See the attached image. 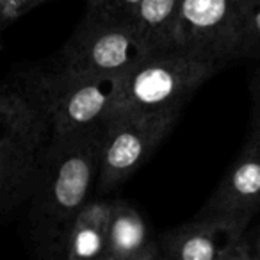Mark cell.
Listing matches in <instances>:
<instances>
[{
  "label": "cell",
  "instance_id": "cell-1",
  "mask_svg": "<svg viewBox=\"0 0 260 260\" xmlns=\"http://www.w3.org/2000/svg\"><path fill=\"white\" fill-rule=\"evenodd\" d=\"M100 130L50 138L41 153L27 198V237L41 258L62 260L70 224L93 196Z\"/></svg>",
  "mask_w": 260,
  "mask_h": 260
},
{
  "label": "cell",
  "instance_id": "cell-8",
  "mask_svg": "<svg viewBox=\"0 0 260 260\" xmlns=\"http://www.w3.org/2000/svg\"><path fill=\"white\" fill-rule=\"evenodd\" d=\"M246 223L200 217L157 237L159 260H253Z\"/></svg>",
  "mask_w": 260,
  "mask_h": 260
},
{
  "label": "cell",
  "instance_id": "cell-9",
  "mask_svg": "<svg viewBox=\"0 0 260 260\" xmlns=\"http://www.w3.org/2000/svg\"><path fill=\"white\" fill-rule=\"evenodd\" d=\"M260 212V139L249 138L216 191L196 216L249 223Z\"/></svg>",
  "mask_w": 260,
  "mask_h": 260
},
{
  "label": "cell",
  "instance_id": "cell-3",
  "mask_svg": "<svg viewBox=\"0 0 260 260\" xmlns=\"http://www.w3.org/2000/svg\"><path fill=\"white\" fill-rule=\"evenodd\" d=\"M48 139L47 116L23 80L0 86V217L27 202Z\"/></svg>",
  "mask_w": 260,
  "mask_h": 260
},
{
  "label": "cell",
  "instance_id": "cell-6",
  "mask_svg": "<svg viewBox=\"0 0 260 260\" xmlns=\"http://www.w3.org/2000/svg\"><path fill=\"white\" fill-rule=\"evenodd\" d=\"M150 52V45L128 20L87 9L72 38L47 66L91 75L126 73Z\"/></svg>",
  "mask_w": 260,
  "mask_h": 260
},
{
  "label": "cell",
  "instance_id": "cell-2",
  "mask_svg": "<svg viewBox=\"0 0 260 260\" xmlns=\"http://www.w3.org/2000/svg\"><path fill=\"white\" fill-rule=\"evenodd\" d=\"M47 116L50 138L62 139L104 126L121 100L125 73H70L38 68L20 75Z\"/></svg>",
  "mask_w": 260,
  "mask_h": 260
},
{
  "label": "cell",
  "instance_id": "cell-4",
  "mask_svg": "<svg viewBox=\"0 0 260 260\" xmlns=\"http://www.w3.org/2000/svg\"><path fill=\"white\" fill-rule=\"evenodd\" d=\"M221 68L217 62L180 48L153 50L125 73L119 104L178 114L192 93Z\"/></svg>",
  "mask_w": 260,
  "mask_h": 260
},
{
  "label": "cell",
  "instance_id": "cell-13",
  "mask_svg": "<svg viewBox=\"0 0 260 260\" xmlns=\"http://www.w3.org/2000/svg\"><path fill=\"white\" fill-rule=\"evenodd\" d=\"M237 59L260 61V0H239Z\"/></svg>",
  "mask_w": 260,
  "mask_h": 260
},
{
  "label": "cell",
  "instance_id": "cell-17",
  "mask_svg": "<svg viewBox=\"0 0 260 260\" xmlns=\"http://www.w3.org/2000/svg\"><path fill=\"white\" fill-rule=\"evenodd\" d=\"M4 29H6V25H4V23H2V20H0V34L4 32Z\"/></svg>",
  "mask_w": 260,
  "mask_h": 260
},
{
  "label": "cell",
  "instance_id": "cell-10",
  "mask_svg": "<svg viewBox=\"0 0 260 260\" xmlns=\"http://www.w3.org/2000/svg\"><path fill=\"white\" fill-rule=\"evenodd\" d=\"M104 260H159L157 237L136 207L114 200Z\"/></svg>",
  "mask_w": 260,
  "mask_h": 260
},
{
  "label": "cell",
  "instance_id": "cell-15",
  "mask_svg": "<svg viewBox=\"0 0 260 260\" xmlns=\"http://www.w3.org/2000/svg\"><path fill=\"white\" fill-rule=\"evenodd\" d=\"M251 256L253 260H260V224H258V230H256L255 239L251 241Z\"/></svg>",
  "mask_w": 260,
  "mask_h": 260
},
{
  "label": "cell",
  "instance_id": "cell-16",
  "mask_svg": "<svg viewBox=\"0 0 260 260\" xmlns=\"http://www.w3.org/2000/svg\"><path fill=\"white\" fill-rule=\"evenodd\" d=\"M32 2V6L36 8V6H40V4H43V2H47V0H30Z\"/></svg>",
  "mask_w": 260,
  "mask_h": 260
},
{
  "label": "cell",
  "instance_id": "cell-11",
  "mask_svg": "<svg viewBox=\"0 0 260 260\" xmlns=\"http://www.w3.org/2000/svg\"><path fill=\"white\" fill-rule=\"evenodd\" d=\"M112 202L91 198L73 217L64 241V260L105 258L109 235V217Z\"/></svg>",
  "mask_w": 260,
  "mask_h": 260
},
{
  "label": "cell",
  "instance_id": "cell-14",
  "mask_svg": "<svg viewBox=\"0 0 260 260\" xmlns=\"http://www.w3.org/2000/svg\"><path fill=\"white\" fill-rule=\"evenodd\" d=\"M251 128L249 138L260 139V66L251 79Z\"/></svg>",
  "mask_w": 260,
  "mask_h": 260
},
{
  "label": "cell",
  "instance_id": "cell-7",
  "mask_svg": "<svg viewBox=\"0 0 260 260\" xmlns=\"http://www.w3.org/2000/svg\"><path fill=\"white\" fill-rule=\"evenodd\" d=\"M239 0H180L173 48L224 66L237 61Z\"/></svg>",
  "mask_w": 260,
  "mask_h": 260
},
{
  "label": "cell",
  "instance_id": "cell-5",
  "mask_svg": "<svg viewBox=\"0 0 260 260\" xmlns=\"http://www.w3.org/2000/svg\"><path fill=\"white\" fill-rule=\"evenodd\" d=\"M177 118L178 114L173 112H148L116 105L100 130L94 189L111 192L128 180L170 134Z\"/></svg>",
  "mask_w": 260,
  "mask_h": 260
},
{
  "label": "cell",
  "instance_id": "cell-12",
  "mask_svg": "<svg viewBox=\"0 0 260 260\" xmlns=\"http://www.w3.org/2000/svg\"><path fill=\"white\" fill-rule=\"evenodd\" d=\"M180 0H141L125 20L136 27L152 50L173 48V32Z\"/></svg>",
  "mask_w": 260,
  "mask_h": 260
}]
</instances>
